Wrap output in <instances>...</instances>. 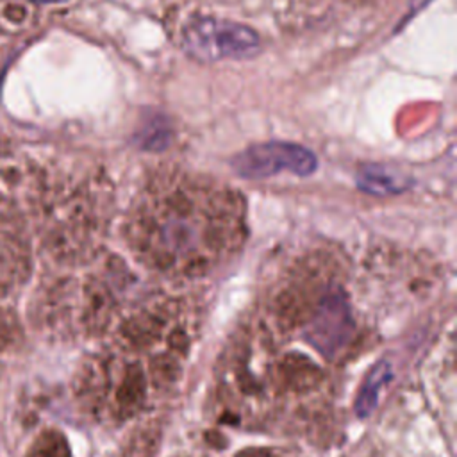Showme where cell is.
Here are the masks:
<instances>
[{
    "label": "cell",
    "mask_w": 457,
    "mask_h": 457,
    "mask_svg": "<svg viewBox=\"0 0 457 457\" xmlns=\"http://www.w3.org/2000/svg\"><path fill=\"white\" fill-rule=\"evenodd\" d=\"M27 457H71V450L59 430H45L30 446Z\"/></svg>",
    "instance_id": "7c38bea8"
},
{
    "label": "cell",
    "mask_w": 457,
    "mask_h": 457,
    "mask_svg": "<svg viewBox=\"0 0 457 457\" xmlns=\"http://www.w3.org/2000/svg\"><path fill=\"white\" fill-rule=\"evenodd\" d=\"M236 457H296L286 450L280 448H270V446H253L245 448L236 453Z\"/></svg>",
    "instance_id": "4fadbf2b"
},
{
    "label": "cell",
    "mask_w": 457,
    "mask_h": 457,
    "mask_svg": "<svg viewBox=\"0 0 457 457\" xmlns=\"http://www.w3.org/2000/svg\"><path fill=\"white\" fill-rule=\"evenodd\" d=\"M195 186L154 191L137 212L132 243L141 257L162 271L202 273L211 259L228 252L239 228H228L234 214L225 195Z\"/></svg>",
    "instance_id": "6da1fadb"
},
{
    "label": "cell",
    "mask_w": 457,
    "mask_h": 457,
    "mask_svg": "<svg viewBox=\"0 0 457 457\" xmlns=\"http://www.w3.org/2000/svg\"><path fill=\"white\" fill-rule=\"evenodd\" d=\"M86 305L82 321L87 332L100 334L104 332L114 314V298L111 291L102 282H91L86 286Z\"/></svg>",
    "instance_id": "9c48e42d"
},
{
    "label": "cell",
    "mask_w": 457,
    "mask_h": 457,
    "mask_svg": "<svg viewBox=\"0 0 457 457\" xmlns=\"http://www.w3.org/2000/svg\"><path fill=\"white\" fill-rule=\"evenodd\" d=\"M316 166V155L309 148L289 141L257 143L232 159L234 171L245 179H268L284 171L307 177Z\"/></svg>",
    "instance_id": "3957f363"
},
{
    "label": "cell",
    "mask_w": 457,
    "mask_h": 457,
    "mask_svg": "<svg viewBox=\"0 0 457 457\" xmlns=\"http://www.w3.org/2000/svg\"><path fill=\"white\" fill-rule=\"evenodd\" d=\"M112 391V412L118 420L136 416L146 398V375L139 362H129Z\"/></svg>",
    "instance_id": "52a82bcc"
},
{
    "label": "cell",
    "mask_w": 457,
    "mask_h": 457,
    "mask_svg": "<svg viewBox=\"0 0 457 457\" xmlns=\"http://www.w3.org/2000/svg\"><path fill=\"white\" fill-rule=\"evenodd\" d=\"M182 48L191 57L211 62L243 59L259 46V36L248 25L218 18H196L182 30Z\"/></svg>",
    "instance_id": "7a4b0ae2"
},
{
    "label": "cell",
    "mask_w": 457,
    "mask_h": 457,
    "mask_svg": "<svg viewBox=\"0 0 457 457\" xmlns=\"http://www.w3.org/2000/svg\"><path fill=\"white\" fill-rule=\"evenodd\" d=\"M355 184L361 191L375 196L398 195L411 186L409 177L382 164H364L357 170Z\"/></svg>",
    "instance_id": "ba28073f"
},
{
    "label": "cell",
    "mask_w": 457,
    "mask_h": 457,
    "mask_svg": "<svg viewBox=\"0 0 457 457\" xmlns=\"http://www.w3.org/2000/svg\"><path fill=\"white\" fill-rule=\"evenodd\" d=\"M161 427L157 421L148 420L134 428L121 457H154L159 448Z\"/></svg>",
    "instance_id": "30bf717a"
},
{
    "label": "cell",
    "mask_w": 457,
    "mask_h": 457,
    "mask_svg": "<svg viewBox=\"0 0 457 457\" xmlns=\"http://www.w3.org/2000/svg\"><path fill=\"white\" fill-rule=\"evenodd\" d=\"M323 380L321 368L307 355L286 353L275 366L273 382L278 391L287 395H307Z\"/></svg>",
    "instance_id": "8992f818"
},
{
    "label": "cell",
    "mask_w": 457,
    "mask_h": 457,
    "mask_svg": "<svg viewBox=\"0 0 457 457\" xmlns=\"http://www.w3.org/2000/svg\"><path fill=\"white\" fill-rule=\"evenodd\" d=\"M427 2H430V0H411V4H409V7H411V12H416V11H420Z\"/></svg>",
    "instance_id": "5bb4252c"
},
{
    "label": "cell",
    "mask_w": 457,
    "mask_h": 457,
    "mask_svg": "<svg viewBox=\"0 0 457 457\" xmlns=\"http://www.w3.org/2000/svg\"><path fill=\"white\" fill-rule=\"evenodd\" d=\"M180 357L171 353V352H164L155 355L150 361V380L155 387H170L177 382V378L180 377Z\"/></svg>",
    "instance_id": "8fae6325"
},
{
    "label": "cell",
    "mask_w": 457,
    "mask_h": 457,
    "mask_svg": "<svg viewBox=\"0 0 457 457\" xmlns=\"http://www.w3.org/2000/svg\"><path fill=\"white\" fill-rule=\"evenodd\" d=\"M328 293V280L314 262L302 266L295 277L278 291L273 302V316L280 328L295 330L305 325L321 307Z\"/></svg>",
    "instance_id": "277c9868"
},
{
    "label": "cell",
    "mask_w": 457,
    "mask_h": 457,
    "mask_svg": "<svg viewBox=\"0 0 457 457\" xmlns=\"http://www.w3.org/2000/svg\"><path fill=\"white\" fill-rule=\"evenodd\" d=\"M171 321V311L168 305H150L132 312L123 320L120 327L121 339L129 348L145 350L152 346Z\"/></svg>",
    "instance_id": "5b68a950"
}]
</instances>
